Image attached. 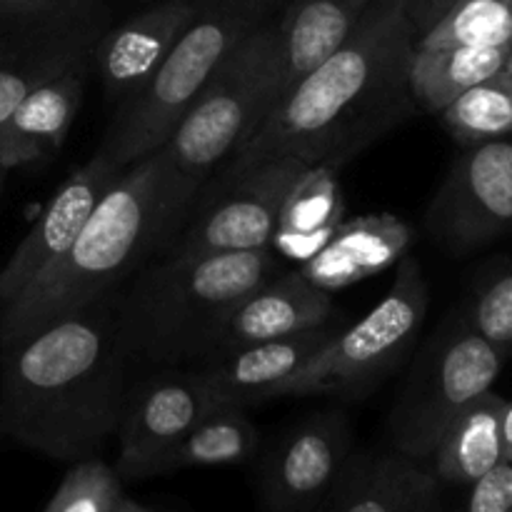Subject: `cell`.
I'll return each mask as SVG.
<instances>
[{
	"mask_svg": "<svg viewBox=\"0 0 512 512\" xmlns=\"http://www.w3.org/2000/svg\"><path fill=\"white\" fill-rule=\"evenodd\" d=\"M405 0H373L335 53L300 78L230 158L223 180L273 158L340 168L415 108Z\"/></svg>",
	"mask_w": 512,
	"mask_h": 512,
	"instance_id": "1",
	"label": "cell"
},
{
	"mask_svg": "<svg viewBox=\"0 0 512 512\" xmlns=\"http://www.w3.org/2000/svg\"><path fill=\"white\" fill-rule=\"evenodd\" d=\"M113 298L0 345L3 435L45 458H100L128 393Z\"/></svg>",
	"mask_w": 512,
	"mask_h": 512,
	"instance_id": "2",
	"label": "cell"
},
{
	"mask_svg": "<svg viewBox=\"0 0 512 512\" xmlns=\"http://www.w3.org/2000/svg\"><path fill=\"white\" fill-rule=\"evenodd\" d=\"M198 195L180 178L163 145L125 165L73 248L0 310V345L113 298L140 268L168 250Z\"/></svg>",
	"mask_w": 512,
	"mask_h": 512,
	"instance_id": "3",
	"label": "cell"
},
{
	"mask_svg": "<svg viewBox=\"0 0 512 512\" xmlns=\"http://www.w3.org/2000/svg\"><path fill=\"white\" fill-rule=\"evenodd\" d=\"M283 273L273 248L208 255H158L113 295L128 358L158 365L205 360L230 310Z\"/></svg>",
	"mask_w": 512,
	"mask_h": 512,
	"instance_id": "4",
	"label": "cell"
},
{
	"mask_svg": "<svg viewBox=\"0 0 512 512\" xmlns=\"http://www.w3.org/2000/svg\"><path fill=\"white\" fill-rule=\"evenodd\" d=\"M283 0H200V8L158 73L138 95L120 103L100 153L118 168L158 150L210 75L248 35L270 18Z\"/></svg>",
	"mask_w": 512,
	"mask_h": 512,
	"instance_id": "5",
	"label": "cell"
},
{
	"mask_svg": "<svg viewBox=\"0 0 512 512\" xmlns=\"http://www.w3.org/2000/svg\"><path fill=\"white\" fill-rule=\"evenodd\" d=\"M283 50L278 18H270L210 75L163 143L170 163L203 193L215 168L233 158L280 98Z\"/></svg>",
	"mask_w": 512,
	"mask_h": 512,
	"instance_id": "6",
	"label": "cell"
},
{
	"mask_svg": "<svg viewBox=\"0 0 512 512\" xmlns=\"http://www.w3.org/2000/svg\"><path fill=\"white\" fill-rule=\"evenodd\" d=\"M428 300L418 258L405 253L395 263V280L385 298L353 328L335 330L320 353L280 388L278 398H360L373 390L410 353L428 315Z\"/></svg>",
	"mask_w": 512,
	"mask_h": 512,
	"instance_id": "7",
	"label": "cell"
},
{
	"mask_svg": "<svg viewBox=\"0 0 512 512\" xmlns=\"http://www.w3.org/2000/svg\"><path fill=\"white\" fill-rule=\"evenodd\" d=\"M508 358L475 333L463 315L450 320L420 350L390 410L393 450L428 463L450 420L478 395L493 390Z\"/></svg>",
	"mask_w": 512,
	"mask_h": 512,
	"instance_id": "8",
	"label": "cell"
},
{
	"mask_svg": "<svg viewBox=\"0 0 512 512\" xmlns=\"http://www.w3.org/2000/svg\"><path fill=\"white\" fill-rule=\"evenodd\" d=\"M308 168L298 158H273L220 180L218 193L203 200L198 210H190L163 255L188 258L270 248L285 198Z\"/></svg>",
	"mask_w": 512,
	"mask_h": 512,
	"instance_id": "9",
	"label": "cell"
},
{
	"mask_svg": "<svg viewBox=\"0 0 512 512\" xmlns=\"http://www.w3.org/2000/svg\"><path fill=\"white\" fill-rule=\"evenodd\" d=\"M0 25H8L0 38V123L40 85L93 70L95 48L108 30L93 0H65Z\"/></svg>",
	"mask_w": 512,
	"mask_h": 512,
	"instance_id": "10",
	"label": "cell"
},
{
	"mask_svg": "<svg viewBox=\"0 0 512 512\" xmlns=\"http://www.w3.org/2000/svg\"><path fill=\"white\" fill-rule=\"evenodd\" d=\"M425 228L455 255L512 230V135L470 145L435 193Z\"/></svg>",
	"mask_w": 512,
	"mask_h": 512,
	"instance_id": "11",
	"label": "cell"
},
{
	"mask_svg": "<svg viewBox=\"0 0 512 512\" xmlns=\"http://www.w3.org/2000/svg\"><path fill=\"white\" fill-rule=\"evenodd\" d=\"M353 425L323 410L290 428L263 463L260 493L268 512H315L353 460Z\"/></svg>",
	"mask_w": 512,
	"mask_h": 512,
	"instance_id": "12",
	"label": "cell"
},
{
	"mask_svg": "<svg viewBox=\"0 0 512 512\" xmlns=\"http://www.w3.org/2000/svg\"><path fill=\"white\" fill-rule=\"evenodd\" d=\"M120 170L123 168H118L108 155L95 150L88 163L75 168L60 183L43 213L13 250L8 263L0 268V308L18 298L40 273H45L73 248L90 213L100 203L105 190L115 183Z\"/></svg>",
	"mask_w": 512,
	"mask_h": 512,
	"instance_id": "13",
	"label": "cell"
},
{
	"mask_svg": "<svg viewBox=\"0 0 512 512\" xmlns=\"http://www.w3.org/2000/svg\"><path fill=\"white\" fill-rule=\"evenodd\" d=\"M195 373H163L145 378L125 393L118 423V460L123 480H145L150 468L208 413Z\"/></svg>",
	"mask_w": 512,
	"mask_h": 512,
	"instance_id": "14",
	"label": "cell"
},
{
	"mask_svg": "<svg viewBox=\"0 0 512 512\" xmlns=\"http://www.w3.org/2000/svg\"><path fill=\"white\" fill-rule=\"evenodd\" d=\"M338 330V320L323 328L285 335L278 340L230 350L193 370L208 408L248 410L265 400H278L280 388L320 353Z\"/></svg>",
	"mask_w": 512,
	"mask_h": 512,
	"instance_id": "15",
	"label": "cell"
},
{
	"mask_svg": "<svg viewBox=\"0 0 512 512\" xmlns=\"http://www.w3.org/2000/svg\"><path fill=\"white\" fill-rule=\"evenodd\" d=\"M200 8V0H163L108 28L93 55L108 98L125 103L148 85Z\"/></svg>",
	"mask_w": 512,
	"mask_h": 512,
	"instance_id": "16",
	"label": "cell"
},
{
	"mask_svg": "<svg viewBox=\"0 0 512 512\" xmlns=\"http://www.w3.org/2000/svg\"><path fill=\"white\" fill-rule=\"evenodd\" d=\"M335 320L338 310H335L333 293L320 290L305 275H300V270L278 273L230 310L223 328L218 330L208 360L245 345L323 328Z\"/></svg>",
	"mask_w": 512,
	"mask_h": 512,
	"instance_id": "17",
	"label": "cell"
},
{
	"mask_svg": "<svg viewBox=\"0 0 512 512\" xmlns=\"http://www.w3.org/2000/svg\"><path fill=\"white\" fill-rule=\"evenodd\" d=\"M413 243L415 230L398 215H360L343 220L333 238L298 270L325 293H338L393 268Z\"/></svg>",
	"mask_w": 512,
	"mask_h": 512,
	"instance_id": "18",
	"label": "cell"
},
{
	"mask_svg": "<svg viewBox=\"0 0 512 512\" xmlns=\"http://www.w3.org/2000/svg\"><path fill=\"white\" fill-rule=\"evenodd\" d=\"M440 483L428 463L390 453L353 455L315 512H438Z\"/></svg>",
	"mask_w": 512,
	"mask_h": 512,
	"instance_id": "19",
	"label": "cell"
},
{
	"mask_svg": "<svg viewBox=\"0 0 512 512\" xmlns=\"http://www.w3.org/2000/svg\"><path fill=\"white\" fill-rule=\"evenodd\" d=\"M85 75L65 73L40 85L0 123V168H20L58 153L83 103Z\"/></svg>",
	"mask_w": 512,
	"mask_h": 512,
	"instance_id": "20",
	"label": "cell"
},
{
	"mask_svg": "<svg viewBox=\"0 0 512 512\" xmlns=\"http://www.w3.org/2000/svg\"><path fill=\"white\" fill-rule=\"evenodd\" d=\"M505 408L508 400L488 390L450 420L428 460L440 485H470L503 463Z\"/></svg>",
	"mask_w": 512,
	"mask_h": 512,
	"instance_id": "21",
	"label": "cell"
},
{
	"mask_svg": "<svg viewBox=\"0 0 512 512\" xmlns=\"http://www.w3.org/2000/svg\"><path fill=\"white\" fill-rule=\"evenodd\" d=\"M370 3L373 0H288L278 18L283 50L280 95L345 43Z\"/></svg>",
	"mask_w": 512,
	"mask_h": 512,
	"instance_id": "22",
	"label": "cell"
},
{
	"mask_svg": "<svg viewBox=\"0 0 512 512\" xmlns=\"http://www.w3.org/2000/svg\"><path fill=\"white\" fill-rule=\"evenodd\" d=\"M345 220V195L338 168L310 165L285 198L270 248L283 260L313 258Z\"/></svg>",
	"mask_w": 512,
	"mask_h": 512,
	"instance_id": "23",
	"label": "cell"
},
{
	"mask_svg": "<svg viewBox=\"0 0 512 512\" xmlns=\"http://www.w3.org/2000/svg\"><path fill=\"white\" fill-rule=\"evenodd\" d=\"M512 45H493V48H415L410 58V93L415 105L428 113L440 115L455 98L473 85L493 78L503 70Z\"/></svg>",
	"mask_w": 512,
	"mask_h": 512,
	"instance_id": "24",
	"label": "cell"
},
{
	"mask_svg": "<svg viewBox=\"0 0 512 512\" xmlns=\"http://www.w3.org/2000/svg\"><path fill=\"white\" fill-rule=\"evenodd\" d=\"M260 448V430L238 408H213L150 468L148 478L193 468L240 465Z\"/></svg>",
	"mask_w": 512,
	"mask_h": 512,
	"instance_id": "25",
	"label": "cell"
},
{
	"mask_svg": "<svg viewBox=\"0 0 512 512\" xmlns=\"http://www.w3.org/2000/svg\"><path fill=\"white\" fill-rule=\"evenodd\" d=\"M445 128L465 148L512 135V78L500 70L473 85L440 113Z\"/></svg>",
	"mask_w": 512,
	"mask_h": 512,
	"instance_id": "26",
	"label": "cell"
},
{
	"mask_svg": "<svg viewBox=\"0 0 512 512\" xmlns=\"http://www.w3.org/2000/svg\"><path fill=\"white\" fill-rule=\"evenodd\" d=\"M493 48L512 45V0H458L415 48Z\"/></svg>",
	"mask_w": 512,
	"mask_h": 512,
	"instance_id": "27",
	"label": "cell"
},
{
	"mask_svg": "<svg viewBox=\"0 0 512 512\" xmlns=\"http://www.w3.org/2000/svg\"><path fill=\"white\" fill-rule=\"evenodd\" d=\"M125 498L118 470L103 458H88L70 463L43 512H120Z\"/></svg>",
	"mask_w": 512,
	"mask_h": 512,
	"instance_id": "28",
	"label": "cell"
},
{
	"mask_svg": "<svg viewBox=\"0 0 512 512\" xmlns=\"http://www.w3.org/2000/svg\"><path fill=\"white\" fill-rule=\"evenodd\" d=\"M463 318L488 343L512 355V265L493 270L480 280Z\"/></svg>",
	"mask_w": 512,
	"mask_h": 512,
	"instance_id": "29",
	"label": "cell"
},
{
	"mask_svg": "<svg viewBox=\"0 0 512 512\" xmlns=\"http://www.w3.org/2000/svg\"><path fill=\"white\" fill-rule=\"evenodd\" d=\"M463 512H512V460H503L468 485Z\"/></svg>",
	"mask_w": 512,
	"mask_h": 512,
	"instance_id": "30",
	"label": "cell"
},
{
	"mask_svg": "<svg viewBox=\"0 0 512 512\" xmlns=\"http://www.w3.org/2000/svg\"><path fill=\"white\" fill-rule=\"evenodd\" d=\"M455 3L458 0H405V15H408L415 40L428 35L455 8Z\"/></svg>",
	"mask_w": 512,
	"mask_h": 512,
	"instance_id": "31",
	"label": "cell"
},
{
	"mask_svg": "<svg viewBox=\"0 0 512 512\" xmlns=\"http://www.w3.org/2000/svg\"><path fill=\"white\" fill-rule=\"evenodd\" d=\"M60 3H65V0H0V23L40 15L45 10H53Z\"/></svg>",
	"mask_w": 512,
	"mask_h": 512,
	"instance_id": "32",
	"label": "cell"
},
{
	"mask_svg": "<svg viewBox=\"0 0 512 512\" xmlns=\"http://www.w3.org/2000/svg\"><path fill=\"white\" fill-rule=\"evenodd\" d=\"M503 443H505V460H512V403H508V408H505Z\"/></svg>",
	"mask_w": 512,
	"mask_h": 512,
	"instance_id": "33",
	"label": "cell"
},
{
	"mask_svg": "<svg viewBox=\"0 0 512 512\" xmlns=\"http://www.w3.org/2000/svg\"><path fill=\"white\" fill-rule=\"evenodd\" d=\"M120 512H155V510L145 508L143 503H135V500L125 498V503H123V508H120Z\"/></svg>",
	"mask_w": 512,
	"mask_h": 512,
	"instance_id": "34",
	"label": "cell"
},
{
	"mask_svg": "<svg viewBox=\"0 0 512 512\" xmlns=\"http://www.w3.org/2000/svg\"><path fill=\"white\" fill-rule=\"evenodd\" d=\"M503 73L508 75V78H512V50H510L508 60H505V65H503Z\"/></svg>",
	"mask_w": 512,
	"mask_h": 512,
	"instance_id": "35",
	"label": "cell"
},
{
	"mask_svg": "<svg viewBox=\"0 0 512 512\" xmlns=\"http://www.w3.org/2000/svg\"><path fill=\"white\" fill-rule=\"evenodd\" d=\"M3 175H5V170L0 168V185H3Z\"/></svg>",
	"mask_w": 512,
	"mask_h": 512,
	"instance_id": "36",
	"label": "cell"
},
{
	"mask_svg": "<svg viewBox=\"0 0 512 512\" xmlns=\"http://www.w3.org/2000/svg\"><path fill=\"white\" fill-rule=\"evenodd\" d=\"M0 438H3V425H0Z\"/></svg>",
	"mask_w": 512,
	"mask_h": 512,
	"instance_id": "37",
	"label": "cell"
},
{
	"mask_svg": "<svg viewBox=\"0 0 512 512\" xmlns=\"http://www.w3.org/2000/svg\"><path fill=\"white\" fill-rule=\"evenodd\" d=\"M0 310H3V308H0Z\"/></svg>",
	"mask_w": 512,
	"mask_h": 512,
	"instance_id": "38",
	"label": "cell"
}]
</instances>
